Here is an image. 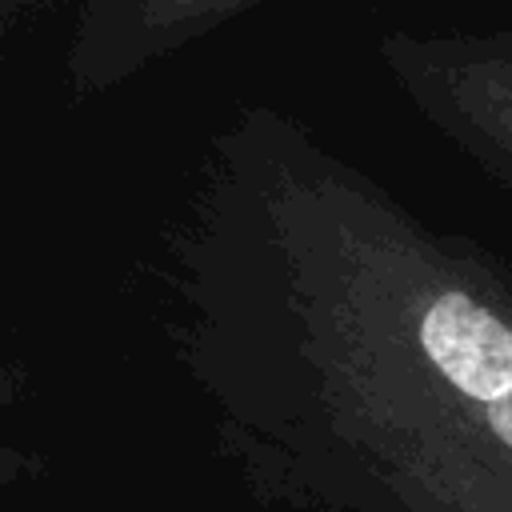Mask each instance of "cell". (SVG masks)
Instances as JSON below:
<instances>
[{
	"label": "cell",
	"mask_w": 512,
	"mask_h": 512,
	"mask_svg": "<svg viewBox=\"0 0 512 512\" xmlns=\"http://www.w3.org/2000/svg\"><path fill=\"white\" fill-rule=\"evenodd\" d=\"M64 0H0V36H16L24 24L56 12Z\"/></svg>",
	"instance_id": "4"
},
{
	"label": "cell",
	"mask_w": 512,
	"mask_h": 512,
	"mask_svg": "<svg viewBox=\"0 0 512 512\" xmlns=\"http://www.w3.org/2000/svg\"><path fill=\"white\" fill-rule=\"evenodd\" d=\"M396 96L512 196V28H396L376 40Z\"/></svg>",
	"instance_id": "2"
},
{
	"label": "cell",
	"mask_w": 512,
	"mask_h": 512,
	"mask_svg": "<svg viewBox=\"0 0 512 512\" xmlns=\"http://www.w3.org/2000/svg\"><path fill=\"white\" fill-rule=\"evenodd\" d=\"M168 352L296 512H512V264L300 116L240 100L152 256Z\"/></svg>",
	"instance_id": "1"
},
{
	"label": "cell",
	"mask_w": 512,
	"mask_h": 512,
	"mask_svg": "<svg viewBox=\"0 0 512 512\" xmlns=\"http://www.w3.org/2000/svg\"><path fill=\"white\" fill-rule=\"evenodd\" d=\"M268 0H72L60 76L72 104L100 100Z\"/></svg>",
	"instance_id": "3"
}]
</instances>
